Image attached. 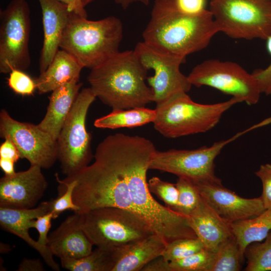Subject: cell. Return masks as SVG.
Returning <instances> with one entry per match:
<instances>
[{"label":"cell","instance_id":"obj_1","mask_svg":"<svg viewBox=\"0 0 271 271\" xmlns=\"http://www.w3.org/2000/svg\"><path fill=\"white\" fill-rule=\"evenodd\" d=\"M117 140L119 159L134 212L167 244L179 238L197 237L187 217L163 206L151 194L147 173L157 150L154 144L143 137L120 133H117Z\"/></svg>","mask_w":271,"mask_h":271},{"label":"cell","instance_id":"obj_2","mask_svg":"<svg viewBox=\"0 0 271 271\" xmlns=\"http://www.w3.org/2000/svg\"><path fill=\"white\" fill-rule=\"evenodd\" d=\"M94 158L91 165L60 179L76 182L73 193V201L80 208L76 213L106 207L133 211L119 159L117 133L106 137L98 145Z\"/></svg>","mask_w":271,"mask_h":271},{"label":"cell","instance_id":"obj_3","mask_svg":"<svg viewBox=\"0 0 271 271\" xmlns=\"http://www.w3.org/2000/svg\"><path fill=\"white\" fill-rule=\"evenodd\" d=\"M220 30L209 10L180 11L175 0H155L143 41L162 52L186 58L205 48Z\"/></svg>","mask_w":271,"mask_h":271},{"label":"cell","instance_id":"obj_4","mask_svg":"<svg viewBox=\"0 0 271 271\" xmlns=\"http://www.w3.org/2000/svg\"><path fill=\"white\" fill-rule=\"evenodd\" d=\"M148 71L133 50H126L91 69L87 80L96 97L112 110L143 107L153 102L145 82Z\"/></svg>","mask_w":271,"mask_h":271},{"label":"cell","instance_id":"obj_5","mask_svg":"<svg viewBox=\"0 0 271 271\" xmlns=\"http://www.w3.org/2000/svg\"><path fill=\"white\" fill-rule=\"evenodd\" d=\"M123 32L121 20L115 16L92 21L71 12L60 48L91 69L119 52Z\"/></svg>","mask_w":271,"mask_h":271},{"label":"cell","instance_id":"obj_6","mask_svg":"<svg viewBox=\"0 0 271 271\" xmlns=\"http://www.w3.org/2000/svg\"><path fill=\"white\" fill-rule=\"evenodd\" d=\"M187 93L177 92L156 104L154 127L165 137L177 138L209 131L227 110L242 102L232 97L221 102L200 104L193 101Z\"/></svg>","mask_w":271,"mask_h":271},{"label":"cell","instance_id":"obj_7","mask_svg":"<svg viewBox=\"0 0 271 271\" xmlns=\"http://www.w3.org/2000/svg\"><path fill=\"white\" fill-rule=\"evenodd\" d=\"M79 214L84 231L97 247L115 248L154 233L147 223L131 210L106 207Z\"/></svg>","mask_w":271,"mask_h":271},{"label":"cell","instance_id":"obj_8","mask_svg":"<svg viewBox=\"0 0 271 271\" xmlns=\"http://www.w3.org/2000/svg\"><path fill=\"white\" fill-rule=\"evenodd\" d=\"M264 119L239 131L231 138L214 143L210 147L197 149L156 150L151 161L149 169L166 172L193 182L222 184L215 174L214 160L226 145L242 135L257 128L266 125Z\"/></svg>","mask_w":271,"mask_h":271},{"label":"cell","instance_id":"obj_9","mask_svg":"<svg viewBox=\"0 0 271 271\" xmlns=\"http://www.w3.org/2000/svg\"><path fill=\"white\" fill-rule=\"evenodd\" d=\"M209 11L220 32L233 39L271 35V0H211Z\"/></svg>","mask_w":271,"mask_h":271},{"label":"cell","instance_id":"obj_10","mask_svg":"<svg viewBox=\"0 0 271 271\" xmlns=\"http://www.w3.org/2000/svg\"><path fill=\"white\" fill-rule=\"evenodd\" d=\"M96 98L90 87L79 91L57 139L58 160L62 173L66 176L89 165L94 158L91 136L86 130L85 120Z\"/></svg>","mask_w":271,"mask_h":271},{"label":"cell","instance_id":"obj_11","mask_svg":"<svg viewBox=\"0 0 271 271\" xmlns=\"http://www.w3.org/2000/svg\"><path fill=\"white\" fill-rule=\"evenodd\" d=\"M30 9L27 0H12L0 11V72L25 70L31 64Z\"/></svg>","mask_w":271,"mask_h":271},{"label":"cell","instance_id":"obj_12","mask_svg":"<svg viewBox=\"0 0 271 271\" xmlns=\"http://www.w3.org/2000/svg\"><path fill=\"white\" fill-rule=\"evenodd\" d=\"M187 77L192 85L214 88L249 105L256 104L261 94L252 74L233 62L207 60L195 66Z\"/></svg>","mask_w":271,"mask_h":271},{"label":"cell","instance_id":"obj_13","mask_svg":"<svg viewBox=\"0 0 271 271\" xmlns=\"http://www.w3.org/2000/svg\"><path fill=\"white\" fill-rule=\"evenodd\" d=\"M133 50L142 65L154 71L147 80L156 104L177 92L190 90L192 84L180 69L186 58L162 52L144 41L138 43Z\"/></svg>","mask_w":271,"mask_h":271},{"label":"cell","instance_id":"obj_14","mask_svg":"<svg viewBox=\"0 0 271 271\" xmlns=\"http://www.w3.org/2000/svg\"><path fill=\"white\" fill-rule=\"evenodd\" d=\"M0 136L12 141L21 158L26 159L31 165L48 169L58 160L57 141L37 124L16 120L4 109L0 112Z\"/></svg>","mask_w":271,"mask_h":271},{"label":"cell","instance_id":"obj_15","mask_svg":"<svg viewBox=\"0 0 271 271\" xmlns=\"http://www.w3.org/2000/svg\"><path fill=\"white\" fill-rule=\"evenodd\" d=\"M192 182L206 203L230 223L255 217L266 210L261 196L244 198L222 184Z\"/></svg>","mask_w":271,"mask_h":271},{"label":"cell","instance_id":"obj_16","mask_svg":"<svg viewBox=\"0 0 271 271\" xmlns=\"http://www.w3.org/2000/svg\"><path fill=\"white\" fill-rule=\"evenodd\" d=\"M42 168L31 165L26 171L0 179V207L12 209L33 208L42 198L48 182Z\"/></svg>","mask_w":271,"mask_h":271},{"label":"cell","instance_id":"obj_17","mask_svg":"<svg viewBox=\"0 0 271 271\" xmlns=\"http://www.w3.org/2000/svg\"><path fill=\"white\" fill-rule=\"evenodd\" d=\"M51 202L44 201L31 209H12L0 207V225L2 228L24 240L37 250L47 264L53 270H60L59 264L53 258V254L48 245L40 244L30 236L29 229L31 220L50 212Z\"/></svg>","mask_w":271,"mask_h":271},{"label":"cell","instance_id":"obj_18","mask_svg":"<svg viewBox=\"0 0 271 271\" xmlns=\"http://www.w3.org/2000/svg\"><path fill=\"white\" fill-rule=\"evenodd\" d=\"M42 10L44 40L40 60V73L51 63L60 48L71 12L58 0H38Z\"/></svg>","mask_w":271,"mask_h":271},{"label":"cell","instance_id":"obj_19","mask_svg":"<svg viewBox=\"0 0 271 271\" xmlns=\"http://www.w3.org/2000/svg\"><path fill=\"white\" fill-rule=\"evenodd\" d=\"M47 245L60 258H79L90 254L93 244L81 226L80 214L74 212L48 235Z\"/></svg>","mask_w":271,"mask_h":271},{"label":"cell","instance_id":"obj_20","mask_svg":"<svg viewBox=\"0 0 271 271\" xmlns=\"http://www.w3.org/2000/svg\"><path fill=\"white\" fill-rule=\"evenodd\" d=\"M187 218L189 226L205 248L213 252L223 242L234 236L231 223L217 214L202 198Z\"/></svg>","mask_w":271,"mask_h":271},{"label":"cell","instance_id":"obj_21","mask_svg":"<svg viewBox=\"0 0 271 271\" xmlns=\"http://www.w3.org/2000/svg\"><path fill=\"white\" fill-rule=\"evenodd\" d=\"M167 242L154 233L140 240L116 248L112 271H140L149 262L162 255Z\"/></svg>","mask_w":271,"mask_h":271},{"label":"cell","instance_id":"obj_22","mask_svg":"<svg viewBox=\"0 0 271 271\" xmlns=\"http://www.w3.org/2000/svg\"><path fill=\"white\" fill-rule=\"evenodd\" d=\"M82 83L73 82L62 85L52 91L45 116L37 124L39 128L57 141Z\"/></svg>","mask_w":271,"mask_h":271},{"label":"cell","instance_id":"obj_23","mask_svg":"<svg viewBox=\"0 0 271 271\" xmlns=\"http://www.w3.org/2000/svg\"><path fill=\"white\" fill-rule=\"evenodd\" d=\"M83 67L70 54L59 50L46 70L35 79L40 94L52 92L65 84L79 82Z\"/></svg>","mask_w":271,"mask_h":271},{"label":"cell","instance_id":"obj_24","mask_svg":"<svg viewBox=\"0 0 271 271\" xmlns=\"http://www.w3.org/2000/svg\"><path fill=\"white\" fill-rule=\"evenodd\" d=\"M230 225L243 261L246 247L265 239L271 231V209H266L252 218L233 222Z\"/></svg>","mask_w":271,"mask_h":271},{"label":"cell","instance_id":"obj_25","mask_svg":"<svg viewBox=\"0 0 271 271\" xmlns=\"http://www.w3.org/2000/svg\"><path fill=\"white\" fill-rule=\"evenodd\" d=\"M156 116L155 109L146 107L115 109L95 119L94 125L100 128H132L153 122Z\"/></svg>","mask_w":271,"mask_h":271},{"label":"cell","instance_id":"obj_26","mask_svg":"<svg viewBox=\"0 0 271 271\" xmlns=\"http://www.w3.org/2000/svg\"><path fill=\"white\" fill-rule=\"evenodd\" d=\"M115 249L97 247L88 255L79 258H60L62 266L71 271H112Z\"/></svg>","mask_w":271,"mask_h":271},{"label":"cell","instance_id":"obj_27","mask_svg":"<svg viewBox=\"0 0 271 271\" xmlns=\"http://www.w3.org/2000/svg\"><path fill=\"white\" fill-rule=\"evenodd\" d=\"M242 262L238 245L233 236L219 247L210 271H239Z\"/></svg>","mask_w":271,"mask_h":271},{"label":"cell","instance_id":"obj_28","mask_svg":"<svg viewBox=\"0 0 271 271\" xmlns=\"http://www.w3.org/2000/svg\"><path fill=\"white\" fill-rule=\"evenodd\" d=\"M244 256L247 259L245 271H271V231L264 242L249 244Z\"/></svg>","mask_w":271,"mask_h":271},{"label":"cell","instance_id":"obj_29","mask_svg":"<svg viewBox=\"0 0 271 271\" xmlns=\"http://www.w3.org/2000/svg\"><path fill=\"white\" fill-rule=\"evenodd\" d=\"M175 184L179 195L175 211L188 217L197 207L201 197L191 181L178 177Z\"/></svg>","mask_w":271,"mask_h":271},{"label":"cell","instance_id":"obj_30","mask_svg":"<svg viewBox=\"0 0 271 271\" xmlns=\"http://www.w3.org/2000/svg\"><path fill=\"white\" fill-rule=\"evenodd\" d=\"M204 248L197 237L179 238L169 242L162 255L171 262L189 256Z\"/></svg>","mask_w":271,"mask_h":271},{"label":"cell","instance_id":"obj_31","mask_svg":"<svg viewBox=\"0 0 271 271\" xmlns=\"http://www.w3.org/2000/svg\"><path fill=\"white\" fill-rule=\"evenodd\" d=\"M215 252L207 249L181 259L170 262L171 271H210Z\"/></svg>","mask_w":271,"mask_h":271},{"label":"cell","instance_id":"obj_32","mask_svg":"<svg viewBox=\"0 0 271 271\" xmlns=\"http://www.w3.org/2000/svg\"><path fill=\"white\" fill-rule=\"evenodd\" d=\"M58 183V196L50 200V212L53 214V219H56L66 210H71L74 212L79 211L80 208L76 205L73 200V193L76 186L75 181L63 182L61 181L57 174L55 175Z\"/></svg>","mask_w":271,"mask_h":271},{"label":"cell","instance_id":"obj_33","mask_svg":"<svg viewBox=\"0 0 271 271\" xmlns=\"http://www.w3.org/2000/svg\"><path fill=\"white\" fill-rule=\"evenodd\" d=\"M148 187L150 192L162 200L166 207L175 211L178 204L179 195L176 184L154 177L149 180Z\"/></svg>","mask_w":271,"mask_h":271},{"label":"cell","instance_id":"obj_34","mask_svg":"<svg viewBox=\"0 0 271 271\" xmlns=\"http://www.w3.org/2000/svg\"><path fill=\"white\" fill-rule=\"evenodd\" d=\"M8 84L15 93L22 95H33L37 89L35 80L19 69L13 70L9 73Z\"/></svg>","mask_w":271,"mask_h":271},{"label":"cell","instance_id":"obj_35","mask_svg":"<svg viewBox=\"0 0 271 271\" xmlns=\"http://www.w3.org/2000/svg\"><path fill=\"white\" fill-rule=\"evenodd\" d=\"M266 40V48L271 56V35ZM257 81L261 93L271 94V62L265 69H257L251 73Z\"/></svg>","mask_w":271,"mask_h":271},{"label":"cell","instance_id":"obj_36","mask_svg":"<svg viewBox=\"0 0 271 271\" xmlns=\"http://www.w3.org/2000/svg\"><path fill=\"white\" fill-rule=\"evenodd\" d=\"M255 174L262 183V193L261 197L264 206L266 209H271V164L260 165Z\"/></svg>","mask_w":271,"mask_h":271},{"label":"cell","instance_id":"obj_37","mask_svg":"<svg viewBox=\"0 0 271 271\" xmlns=\"http://www.w3.org/2000/svg\"><path fill=\"white\" fill-rule=\"evenodd\" d=\"M53 214L49 212L31 221L30 228H34L39 233L37 241L41 244L47 245L48 242V232L51 227V220Z\"/></svg>","mask_w":271,"mask_h":271},{"label":"cell","instance_id":"obj_38","mask_svg":"<svg viewBox=\"0 0 271 271\" xmlns=\"http://www.w3.org/2000/svg\"><path fill=\"white\" fill-rule=\"evenodd\" d=\"M178 8L189 14L201 13L206 9L207 0H175Z\"/></svg>","mask_w":271,"mask_h":271},{"label":"cell","instance_id":"obj_39","mask_svg":"<svg viewBox=\"0 0 271 271\" xmlns=\"http://www.w3.org/2000/svg\"><path fill=\"white\" fill-rule=\"evenodd\" d=\"M5 140L0 147V159L16 163L21 158L19 151L10 139L6 138Z\"/></svg>","mask_w":271,"mask_h":271},{"label":"cell","instance_id":"obj_40","mask_svg":"<svg viewBox=\"0 0 271 271\" xmlns=\"http://www.w3.org/2000/svg\"><path fill=\"white\" fill-rule=\"evenodd\" d=\"M143 271H171L170 261L166 260L162 255L159 256L146 265Z\"/></svg>","mask_w":271,"mask_h":271},{"label":"cell","instance_id":"obj_41","mask_svg":"<svg viewBox=\"0 0 271 271\" xmlns=\"http://www.w3.org/2000/svg\"><path fill=\"white\" fill-rule=\"evenodd\" d=\"M18 271H43L45 270L42 262L39 258L29 259L24 258L20 263Z\"/></svg>","mask_w":271,"mask_h":271},{"label":"cell","instance_id":"obj_42","mask_svg":"<svg viewBox=\"0 0 271 271\" xmlns=\"http://www.w3.org/2000/svg\"><path fill=\"white\" fill-rule=\"evenodd\" d=\"M65 4L71 12H73L82 17L87 18V14L81 0H58Z\"/></svg>","mask_w":271,"mask_h":271},{"label":"cell","instance_id":"obj_43","mask_svg":"<svg viewBox=\"0 0 271 271\" xmlns=\"http://www.w3.org/2000/svg\"><path fill=\"white\" fill-rule=\"evenodd\" d=\"M15 163L0 159V167L6 176H11L16 173L15 171Z\"/></svg>","mask_w":271,"mask_h":271},{"label":"cell","instance_id":"obj_44","mask_svg":"<svg viewBox=\"0 0 271 271\" xmlns=\"http://www.w3.org/2000/svg\"><path fill=\"white\" fill-rule=\"evenodd\" d=\"M115 2L119 5L122 9H127L131 4L134 3H141L145 6H148L150 0H114Z\"/></svg>","mask_w":271,"mask_h":271},{"label":"cell","instance_id":"obj_45","mask_svg":"<svg viewBox=\"0 0 271 271\" xmlns=\"http://www.w3.org/2000/svg\"><path fill=\"white\" fill-rule=\"evenodd\" d=\"M1 252L2 253H6L9 252L11 250V246L7 244L1 242Z\"/></svg>","mask_w":271,"mask_h":271},{"label":"cell","instance_id":"obj_46","mask_svg":"<svg viewBox=\"0 0 271 271\" xmlns=\"http://www.w3.org/2000/svg\"><path fill=\"white\" fill-rule=\"evenodd\" d=\"M93 1V0H81V3L84 8Z\"/></svg>","mask_w":271,"mask_h":271}]
</instances>
